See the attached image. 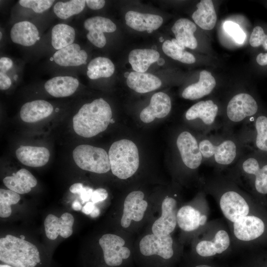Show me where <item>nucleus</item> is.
Returning <instances> with one entry per match:
<instances>
[{
  "label": "nucleus",
  "instance_id": "obj_23",
  "mask_svg": "<svg viewBox=\"0 0 267 267\" xmlns=\"http://www.w3.org/2000/svg\"><path fill=\"white\" fill-rule=\"evenodd\" d=\"M125 18L129 27L139 32L146 31L148 33L158 29L163 22L162 17L158 15L141 13L132 10L126 13Z\"/></svg>",
  "mask_w": 267,
  "mask_h": 267
},
{
  "label": "nucleus",
  "instance_id": "obj_17",
  "mask_svg": "<svg viewBox=\"0 0 267 267\" xmlns=\"http://www.w3.org/2000/svg\"><path fill=\"white\" fill-rule=\"evenodd\" d=\"M144 197L143 192L139 190L132 191L127 196L121 219V225L123 227H128L132 221L139 222L143 219L148 206Z\"/></svg>",
  "mask_w": 267,
  "mask_h": 267
},
{
  "label": "nucleus",
  "instance_id": "obj_39",
  "mask_svg": "<svg viewBox=\"0 0 267 267\" xmlns=\"http://www.w3.org/2000/svg\"><path fill=\"white\" fill-rule=\"evenodd\" d=\"M249 43L254 47L261 45L265 50H267V34L261 26H257L254 27L250 36Z\"/></svg>",
  "mask_w": 267,
  "mask_h": 267
},
{
  "label": "nucleus",
  "instance_id": "obj_28",
  "mask_svg": "<svg viewBox=\"0 0 267 267\" xmlns=\"http://www.w3.org/2000/svg\"><path fill=\"white\" fill-rule=\"evenodd\" d=\"M128 86L138 93H146L160 87L161 80L150 73L137 72L130 73L127 79Z\"/></svg>",
  "mask_w": 267,
  "mask_h": 267
},
{
  "label": "nucleus",
  "instance_id": "obj_50",
  "mask_svg": "<svg viewBox=\"0 0 267 267\" xmlns=\"http://www.w3.org/2000/svg\"><path fill=\"white\" fill-rule=\"evenodd\" d=\"M72 208L75 211H80L82 209L80 203L77 200L73 202Z\"/></svg>",
  "mask_w": 267,
  "mask_h": 267
},
{
  "label": "nucleus",
  "instance_id": "obj_44",
  "mask_svg": "<svg viewBox=\"0 0 267 267\" xmlns=\"http://www.w3.org/2000/svg\"><path fill=\"white\" fill-rule=\"evenodd\" d=\"M12 85L10 77L7 74L0 72V89L1 90L8 89Z\"/></svg>",
  "mask_w": 267,
  "mask_h": 267
},
{
  "label": "nucleus",
  "instance_id": "obj_53",
  "mask_svg": "<svg viewBox=\"0 0 267 267\" xmlns=\"http://www.w3.org/2000/svg\"><path fill=\"white\" fill-rule=\"evenodd\" d=\"M157 62L158 65L162 66L165 64V60L163 58L160 57Z\"/></svg>",
  "mask_w": 267,
  "mask_h": 267
},
{
  "label": "nucleus",
  "instance_id": "obj_45",
  "mask_svg": "<svg viewBox=\"0 0 267 267\" xmlns=\"http://www.w3.org/2000/svg\"><path fill=\"white\" fill-rule=\"evenodd\" d=\"M86 3L90 9L98 10L104 7L105 1L104 0H86Z\"/></svg>",
  "mask_w": 267,
  "mask_h": 267
},
{
  "label": "nucleus",
  "instance_id": "obj_58",
  "mask_svg": "<svg viewBox=\"0 0 267 267\" xmlns=\"http://www.w3.org/2000/svg\"><path fill=\"white\" fill-rule=\"evenodd\" d=\"M115 122L114 120L113 119L110 120V123H114Z\"/></svg>",
  "mask_w": 267,
  "mask_h": 267
},
{
  "label": "nucleus",
  "instance_id": "obj_13",
  "mask_svg": "<svg viewBox=\"0 0 267 267\" xmlns=\"http://www.w3.org/2000/svg\"><path fill=\"white\" fill-rule=\"evenodd\" d=\"M176 143L183 165L192 172L196 171L203 163L198 136L183 131L178 135Z\"/></svg>",
  "mask_w": 267,
  "mask_h": 267
},
{
  "label": "nucleus",
  "instance_id": "obj_36",
  "mask_svg": "<svg viewBox=\"0 0 267 267\" xmlns=\"http://www.w3.org/2000/svg\"><path fill=\"white\" fill-rule=\"evenodd\" d=\"M256 135L255 144L263 152H267V116L260 115L255 122Z\"/></svg>",
  "mask_w": 267,
  "mask_h": 267
},
{
  "label": "nucleus",
  "instance_id": "obj_49",
  "mask_svg": "<svg viewBox=\"0 0 267 267\" xmlns=\"http://www.w3.org/2000/svg\"><path fill=\"white\" fill-rule=\"evenodd\" d=\"M95 206L94 203L92 202H88L82 208V211L85 214L90 215Z\"/></svg>",
  "mask_w": 267,
  "mask_h": 267
},
{
  "label": "nucleus",
  "instance_id": "obj_14",
  "mask_svg": "<svg viewBox=\"0 0 267 267\" xmlns=\"http://www.w3.org/2000/svg\"><path fill=\"white\" fill-rule=\"evenodd\" d=\"M103 252L104 264L109 267H119L131 257L130 249L124 246L125 240L120 236L110 233L105 234L99 239Z\"/></svg>",
  "mask_w": 267,
  "mask_h": 267
},
{
  "label": "nucleus",
  "instance_id": "obj_47",
  "mask_svg": "<svg viewBox=\"0 0 267 267\" xmlns=\"http://www.w3.org/2000/svg\"><path fill=\"white\" fill-rule=\"evenodd\" d=\"M256 61L257 63L261 66H265L267 65V52L260 53L256 57Z\"/></svg>",
  "mask_w": 267,
  "mask_h": 267
},
{
  "label": "nucleus",
  "instance_id": "obj_3",
  "mask_svg": "<svg viewBox=\"0 0 267 267\" xmlns=\"http://www.w3.org/2000/svg\"><path fill=\"white\" fill-rule=\"evenodd\" d=\"M231 236L222 219L209 221L195 236L191 256L201 260H213L233 251Z\"/></svg>",
  "mask_w": 267,
  "mask_h": 267
},
{
  "label": "nucleus",
  "instance_id": "obj_16",
  "mask_svg": "<svg viewBox=\"0 0 267 267\" xmlns=\"http://www.w3.org/2000/svg\"><path fill=\"white\" fill-rule=\"evenodd\" d=\"M84 27L88 31L86 37L89 41L98 48L103 47L106 44L104 33H113L117 29L116 24L110 19L99 16L86 19Z\"/></svg>",
  "mask_w": 267,
  "mask_h": 267
},
{
  "label": "nucleus",
  "instance_id": "obj_1",
  "mask_svg": "<svg viewBox=\"0 0 267 267\" xmlns=\"http://www.w3.org/2000/svg\"><path fill=\"white\" fill-rule=\"evenodd\" d=\"M200 183L202 190L215 199L227 223L257 214L249 195L227 174L216 171Z\"/></svg>",
  "mask_w": 267,
  "mask_h": 267
},
{
  "label": "nucleus",
  "instance_id": "obj_37",
  "mask_svg": "<svg viewBox=\"0 0 267 267\" xmlns=\"http://www.w3.org/2000/svg\"><path fill=\"white\" fill-rule=\"evenodd\" d=\"M20 199L19 194L10 189H0V216L5 218L11 214V205L17 204Z\"/></svg>",
  "mask_w": 267,
  "mask_h": 267
},
{
  "label": "nucleus",
  "instance_id": "obj_31",
  "mask_svg": "<svg viewBox=\"0 0 267 267\" xmlns=\"http://www.w3.org/2000/svg\"><path fill=\"white\" fill-rule=\"evenodd\" d=\"M160 58L159 53L152 49H134L129 54V61L133 70L145 73Z\"/></svg>",
  "mask_w": 267,
  "mask_h": 267
},
{
  "label": "nucleus",
  "instance_id": "obj_12",
  "mask_svg": "<svg viewBox=\"0 0 267 267\" xmlns=\"http://www.w3.org/2000/svg\"><path fill=\"white\" fill-rule=\"evenodd\" d=\"M73 157L76 165L85 171L103 174L111 169L109 155L101 148L79 145L74 149Z\"/></svg>",
  "mask_w": 267,
  "mask_h": 267
},
{
  "label": "nucleus",
  "instance_id": "obj_25",
  "mask_svg": "<svg viewBox=\"0 0 267 267\" xmlns=\"http://www.w3.org/2000/svg\"><path fill=\"white\" fill-rule=\"evenodd\" d=\"M216 86V81L211 72L203 70L199 81L185 88L182 92L184 99L196 100L210 94Z\"/></svg>",
  "mask_w": 267,
  "mask_h": 267
},
{
  "label": "nucleus",
  "instance_id": "obj_32",
  "mask_svg": "<svg viewBox=\"0 0 267 267\" xmlns=\"http://www.w3.org/2000/svg\"><path fill=\"white\" fill-rule=\"evenodd\" d=\"M75 38V30L69 25L58 23L51 29V44L56 50L74 43Z\"/></svg>",
  "mask_w": 267,
  "mask_h": 267
},
{
  "label": "nucleus",
  "instance_id": "obj_20",
  "mask_svg": "<svg viewBox=\"0 0 267 267\" xmlns=\"http://www.w3.org/2000/svg\"><path fill=\"white\" fill-rule=\"evenodd\" d=\"M51 59L61 67H78L87 63L88 54L79 44L73 43L56 50Z\"/></svg>",
  "mask_w": 267,
  "mask_h": 267
},
{
  "label": "nucleus",
  "instance_id": "obj_18",
  "mask_svg": "<svg viewBox=\"0 0 267 267\" xmlns=\"http://www.w3.org/2000/svg\"><path fill=\"white\" fill-rule=\"evenodd\" d=\"M74 222L73 216L69 213L63 214L60 218L52 214L48 215L44 222L46 237L53 240L58 235L64 238L70 237L73 233Z\"/></svg>",
  "mask_w": 267,
  "mask_h": 267
},
{
  "label": "nucleus",
  "instance_id": "obj_26",
  "mask_svg": "<svg viewBox=\"0 0 267 267\" xmlns=\"http://www.w3.org/2000/svg\"><path fill=\"white\" fill-rule=\"evenodd\" d=\"M53 111V105L44 100H35L24 104L20 109L22 120L26 123H34L50 116Z\"/></svg>",
  "mask_w": 267,
  "mask_h": 267
},
{
  "label": "nucleus",
  "instance_id": "obj_19",
  "mask_svg": "<svg viewBox=\"0 0 267 267\" xmlns=\"http://www.w3.org/2000/svg\"><path fill=\"white\" fill-rule=\"evenodd\" d=\"M172 108L170 96L163 92L154 94L150 104L140 113V119L145 123H149L157 118H163L170 113Z\"/></svg>",
  "mask_w": 267,
  "mask_h": 267
},
{
  "label": "nucleus",
  "instance_id": "obj_34",
  "mask_svg": "<svg viewBox=\"0 0 267 267\" xmlns=\"http://www.w3.org/2000/svg\"><path fill=\"white\" fill-rule=\"evenodd\" d=\"M86 4L85 0L59 1L54 4L53 10L58 18L65 20L81 13Z\"/></svg>",
  "mask_w": 267,
  "mask_h": 267
},
{
  "label": "nucleus",
  "instance_id": "obj_43",
  "mask_svg": "<svg viewBox=\"0 0 267 267\" xmlns=\"http://www.w3.org/2000/svg\"><path fill=\"white\" fill-rule=\"evenodd\" d=\"M234 267H267V264L258 262L251 259H244Z\"/></svg>",
  "mask_w": 267,
  "mask_h": 267
},
{
  "label": "nucleus",
  "instance_id": "obj_7",
  "mask_svg": "<svg viewBox=\"0 0 267 267\" xmlns=\"http://www.w3.org/2000/svg\"><path fill=\"white\" fill-rule=\"evenodd\" d=\"M108 155L112 173L119 178H130L138 168V149L131 140L123 139L113 142Z\"/></svg>",
  "mask_w": 267,
  "mask_h": 267
},
{
  "label": "nucleus",
  "instance_id": "obj_8",
  "mask_svg": "<svg viewBox=\"0 0 267 267\" xmlns=\"http://www.w3.org/2000/svg\"><path fill=\"white\" fill-rule=\"evenodd\" d=\"M206 195L201 190L192 203L179 208L177 225L184 233L196 236L209 222L210 207Z\"/></svg>",
  "mask_w": 267,
  "mask_h": 267
},
{
  "label": "nucleus",
  "instance_id": "obj_6",
  "mask_svg": "<svg viewBox=\"0 0 267 267\" xmlns=\"http://www.w3.org/2000/svg\"><path fill=\"white\" fill-rule=\"evenodd\" d=\"M227 174L241 187L247 183L257 194H267V163L254 154L245 153Z\"/></svg>",
  "mask_w": 267,
  "mask_h": 267
},
{
  "label": "nucleus",
  "instance_id": "obj_4",
  "mask_svg": "<svg viewBox=\"0 0 267 267\" xmlns=\"http://www.w3.org/2000/svg\"><path fill=\"white\" fill-rule=\"evenodd\" d=\"M109 103L102 98L84 104L73 117V128L79 135L91 137L104 131L112 119Z\"/></svg>",
  "mask_w": 267,
  "mask_h": 267
},
{
  "label": "nucleus",
  "instance_id": "obj_5",
  "mask_svg": "<svg viewBox=\"0 0 267 267\" xmlns=\"http://www.w3.org/2000/svg\"><path fill=\"white\" fill-rule=\"evenodd\" d=\"M0 261L15 267H37L42 260L35 245L8 234L0 239Z\"/></svg>",
  "mask_w": 267,
  "mask_h": 267
},
{
  "label": "nucleus",
  "instance_id": "obj_41",
  "mask_svg": "<svg viewBox=\"0 0 267 267\" xmlns=\"http://www.w3.org/2000/svg\"><path fill=\"white\" fill-rule=\"evenodd\" d=\"M179 267H222L213 260H201L193 258L191 256L184 260Z\"/></svg>",
  "mask_w": 267,
  "mask_h": 267
},
{
  "label": "nucleus",
  "instance_id": "obj_51",
  "mask_svg": "<svg viewBox=\"0 0 267 267\" xmlns=\"http://www.w3.org/2000/svg\"><path fill=\"white\" fill-rule=\"evenodd\" d=\"M171 41L178 48L180 49L184 50L185 47L180 43H179L178 40H177L176 39H173Z\"/></svg>",
  "mask_w": 267,
  "mask_h": 267
},
{
  "label": "nucleus",
  "instance_id": "obj_59",
  "mask_svg": "<svg viewBox=\"0 0 267 267\" xmlns=\"http://www.w3.org/2000/svg\"><path fill=\"white\" fill-rule=\"evenodd\" d=\"M0 40H1V38H2V33H1V31H0Z\"/></svg>",
  "mask_w": 267,
  "mask_h": 267
},
{
  "label": "nucleus",
  "instance_id": "obj_24",
  "mask_svg": "<svg viewBox=\"0 0 267 267\" xmlns=\"http://www.w3.org/2000/svg\"><path fill=\"white\" fill-rule=\"evenodd\" d=\"M16 156L27 166L41 167L48 162L50 153L44 147L21 145L16 150Z\"/></svg>",
  "mask_w": 267,
  "mask_h": 267
},
{
  "label": "nucleus",
  "instance_id": "obj_40",
  "mask_svg": "<svg viewBox=\"0 0 267 267\" xmlns=\"http://www.w3.org/2000/svg\"><path fill=\"white\" fill-rule=\"evenodd\" d=\"M225 31L238 44H242L246 38V35L239 25L232 21H226L223 24Z\"/></svg>",
  "mask_w": 267,
  "mask_h": 267
},
{
  "label": "nucleus",
  "instance_id": "obj_33",
  "mask_svg": "<svg viewBox=\"0 0 267 267\" xmlns=\"http://www.w3.org/2000/svg\"><path fill=\"white\" fill-rule=\"evenodd\" d=\"M115 66L112 61L105 57H97L92 59L87 66V74L91 80L109 78L114 73Z\"/></svg>",
  "mask_w": 267,
  "mask_h": 267
},
{
  "label": "nucleus",
  "instance_id": "obj_21",
  "mask_svg": "<svg viewBox=\"0 0 267 267\" xmlns=\"http://www.w3.org/2000/svg\"><path fill=\"white\" fill-rule=\"evenodd\" d=\"M10 37L13 43L26 47L34 45L40 39L38 28L27 20L14 23L10 31Z\"/></svg>",
  "mask_w": 267,
  "mask_h": 267
},
{
  "label": "nucleus",
  "instance_id": "obj_2",
  "mask_svg": "<svg viewBox=\"0 0 267 267\" xmlns=\"http://www.w3.org/2000/svg\"><path fill=\"white\" fill-rule=\"evenodd\" d=\"M249 138L245 129L237 134L222 131L214 134H199L198 144L203 163L220 172L235 165L245 153Z\"/></svg>",
  "mask_w": 267,
  "mask_h": 267
},
{
  "label": "nucleus",
  "instance_id": "obj_11",
  "mask_svg": "<svg viewBox=\"0 0 267 267\" xmlns=\"http://www.w3.org/2000/svg\"><path fill=\"white\" fill-rule=\"evenodd\" d=\"M219 107L213 100H202L191 106L185 112L188 122H194L200 131L199 134H208L211 131L222 127L218 120Z\"/></svg>",
  "mask_w": 267,
  "mask_h": 267
},
{
  "label": "nucleus",
  "instance_id": "obj_38",
  "mask_svg": "<svg viewBox=\"0 0 267 267\" xmlns=\"http://www.w3.org/2000/svg\"><path fill=\"white\" fill-rule=\"evenodd\" d=\"M54 1L53 0H19L18 3L22 7L37 13H42L49 9Z\"/></svg>",
  "mask_w": 267,
  "mask_h": 267
},
{
  "label": "nucleus",
  "instance_id": "obj_55",
  "mask_svg": "<svg viewBox=\"0 0 267 267\" xmlns=\"http://www.w3.org/2000/svg\"><path fill=\"white\" fill-rule=\"evenodd\" d=\"M130 73L128 72H126V73H125L124 74V76L128 78V77L129 76V75H130Z\"/></svg>",
  "mask_w": 267,
  "mask_h": 267
},
{
  "label": "nucleus",
  "instance_id": "obj_48",
  "mask_svg": "<svg viewBox=\"0 0 267 267\" xmlns=\"http://www.w3.org/2000/svg\"><path fill=\"white\" fill-rule=\"evenodd\" d=\"M83 188L84 186L82 183H75L70 187L69 190L73 193L79 194L80 195Z\"/></svg>",
  "mask_w": 267,
  "mask_h": 267
},
{
  "label": "nucleus",
  "instance_id": "obj_27",
  "mask_svg": "<svg viewBox=\"0 0 267 267\" xmlns=\"http://www.w3.org/2000/svg\"><path fill=\"white\" fill-rule=\"evenodd\" d=\"M3 182L9 189L18 194H25L36 186L37 180L28 170L23 168L11 176L5 177Z\"/></svg>",
  "mask_w": 267,
  "mask_h": 267
},
{
  "label": "nucleus",
  "instance_id": "obj_42",
  "mask_svg": "<svg viewBox=\"0 0 267 267\" xmlns=\"http://www.w3.org/2000/svg\"><path fill=\"white\" fill-rule=\"evenodd\" d=\"M108 192L104 188H98L93 192L91 198V201L94 204L105 200L108 197Z\"/></svg>",
  "mask_w": 267,
  "mask_h": 267
},
{
  "label": "nucleus",
  "instance_id": "obj_22",
  "mask_svg": "<svg viewBox=\"0 0 267 267\" xmlns=\"http://www.w3.org/2000/svg\"><path fill=\"white\" fill-rule=\"evenodd\" d=\"M80 85L78 79L71 76H58L45 82V91L54 97H65L72 95L77 90Z\"/></svg>",
  "mask_w": 267,
  "mask_h": 267
},
{
  "label": "nucleus",
  "instance_id": "obj_46",
  "mask_svg": "<svg viewBox=\"0 0 267 267\" xmlns=\"http://www.w3.org/2000/svg\"><path fill=\"white\" fill-rule=\"evenodd\" d=\"M93 190L88 186L84 187L81 194L80 196L83 203L88 201L92 197Z\"/></svg>",
  "mask_w": 267,
  "mask_h": 267
},
{
  "label": "nucleus",
  "instance_id": "obj_52",
  "mask_svg": "<svg viewBox=\"0 0 267 267\" xmlns=\"http://www.w3.org/2000/svg\"><path fill=\"white\" fill-rule=\"evenodd\" d=\"M100 214V210L96 206L94 208L92 212L90 214V216L92 218H96Z\"/></svg>",
  "mask_w": 267,
  "mask_h": 267
},
{
  "label": "nucleus",
  "instance_id": "obj_30",
  "mask_svg": "<svg viewBox=\"0 0 267 267\" xmlns=\"http://www.w3.org/2000/svg\"><path fill=\"white\" fill-rule=\"evenodd\" d=\"M197 9L192 15L195 23L204 30L213 29L217 22V14L211 0H202L196 5Z\"/></svg>",
  "mask_w": 267,
  "mask_h": 267
},
{
  "label": "nucleus",
  "instance_id": "obj_54",
  "mask_svg": "<svg viewBox=\"0 0 267 267\" xmlns=\"http://www.w3.org/2000/svg\"><path fill=\"white\" fill-rule=\"evenodd\" d=\"M0 267H15L3 263L0 265Z\"/></svg>",
  "mask_w": 267,
  "mask_h": 267
},
{
  "label": "nucleus",
  "instance_id": "obj_57",
  "mask_svg": "<svg viewBox=\"0 0 267 267\" xmlns=\"http://www.w3.org/2000/svg\"><path fill=\"white\" fill-rule=\"evenodd\" d=\"M151 49H154V50H155V49H157V47H156V45H153V46H152Z\"/></svg>",
  "mask_w": 267,
  "mask_h": 267
},
{
  "label": "nucleus",
  "instance_id": "obj_56",
  "mask_svg": "<svg viewBox=\"0 0 267 267\" xmlns=\"http://www.w3.org/2000/svg\"><path fill=\"white\" fill-rule=\"evenodd\" d=\"M159 41L160 42H163L164 41V39H163V38L162 37H160L159 38Z\"/></svg>",
  "mask_w": 267,
  "mask_h": 267
},
{
  "label": "nucleus",
  "instance_id": "obj_35",
  "mask_svg": "<svg viewBox=\"0 0 267 267\" xmlns=\"http://www.w3.org/2000/svg\"><path fill=\"white\" fill-rule=\"evenodd\" d=\"M163 52L174 60L186 64H192L196 61L194 56L184 50L176 46L171 41H165L162 45Z\"/></svg>",
  "mask_w": 267,
  "mask_h": 267
},
{
  "label": "nucleus",
  "instance_id": "obj_10",
  "mask_svg": "<svg viewBox=\"0 0 267 267\" xmlns=\"http://www.w3.org/2000/svg\"><path fill=\"white\" fill-rule=\"evenodd\" d=\"M258 108L257 101L249 93L240 92L235 94L226 105L222 121V131H232L234 126L256 114Z\"/></svg>",
  "mask_w": 267,
  "mask_h": 267
},
{
  "label": "nucleus",
  "instance_id": "obj_29",
  "mask_svg": "<svg viewBox=\"0 0 267 267\" xmlns=\"http://www.w3.org/2000/svg\"><path fill=\"white\" fill-rule=\"evenodd\" d=\"M197 29L195 24L186 18H180L174 24L172 31L176 39L185 47L194 49L197 46V41L194 36Z\"/></svg>",
  "mask_w": 267,
  "mask_h": 267
},
{
  "label": "nucleus",
  "instance_id": "obj_9",
  "mask_svg": "<svg viewBox=\"0 0 267 267\" xmlns=\"http://www.w3.org/2000/svg\"><path fill=\"white\" fill-rule=\"evenodd\" d=\"M140 254L146 258H158L165 267H173L180 257V254L175 249L171 235L157 236L149 234L140 241Z\"/></svg>",
  "mask_w": 267,
  "mask_h": 267
},
{
  "label": "nucleus",
  "instance_id": "obj_15",
  "mask_svg": "<svg viewBox=\"0 0 267 267\" xmlns=\"http://www.w3.org/2000/svg\"><path fill=\"white\" fill-rule=\"evenodd\" d=\"M177 194L173 196H167L163 200L161 205L162 215L153 223L152 231L157 236L170 235L177 225V215L178 201Z\"/></svg>",
  "mask_w": 267,
  "mask_h": 267
}]
</instances>
